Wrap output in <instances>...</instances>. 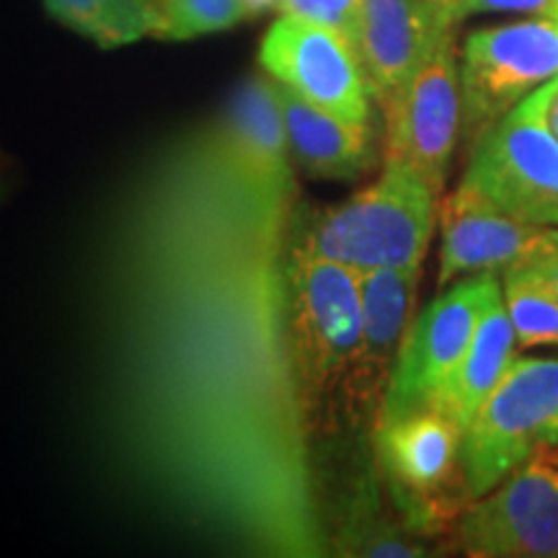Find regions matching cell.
I'll return each instance as SVG.
<instances>
[{
    "label": "cell",
    "instance_id": "9c48e42d",
    "mask_svg": "<svg viewBox=\"0 0 558 558\" xmlns=\"http://www.w3.org/2000/svg\"><path fill=\"white\" fill-rule=\"evenodd\" d=\"M386 109V158L401 160L422 173L439 197L460 130V65L452 32L439 39L427 60L390 99Z\"/></svg>",
    "mask_w": 558,
    "mask_h": 558
},
{
    "label": "cell",
    "instance_id": "3957f363",
    "mask_svg": "<svg viewBox=\"0 0 558 558\" xmlns=\"http://www.w3.org/2000/svg\"><path fill=\"white\" fill-rule=\"evenodd\" d=\"M360 271L320 256L290 251L288 326L295 380L311 437L333 396L354 411L362 354Z\"/></svg>",
    "mask_w": 558,
    "mask_h": 558
},
{
    "label": "cell",
    "instance_id": "ba28073f",
    "mask_svg": "<svg viewBox=\"0 0 558 558\" xmlns=\"http://www.w3.org/2000/svg\"><path fill=\"white\" fill-rule=\"evenodd\" d=\"M460 546L476 558L558 556V452L543 448L473 499L458 527Z\"/></svg>",
    "mask_w": 558,
    "mask_h": 558
},
{
    "label": "cell",
    "instance_id": "8fae6325",
    "mask_svg": "<svg viewBox=\"0 0 558 558\" xmlns=\"http://www.w3.org/2000/svg\"><path fill=\"white\" fill-rule=\"evenodd\" d=\"M456 29L445 0H365L354 52L365 70L369 94L380 101L416 73L445 34Z\"/></svg>",
    "mask_w": 558,
    "mask_h": 558
},
{
    "label": "cell",
    "instance_id": "cb8c5ba5",
    "mask_svg": "<svg viewBox=\"0 0 558 558\" xmlns=\"http://www.w3.org/2000/svg\"><path fill=\"white\" fill-rule=\"evenodd\" d=\"M243 3H246L248 19H254V16H262V13H267V11H277L279 0H243Z\"/></svg>",
    "mask_w": 558,
    "mask_h": 558
},
{
    "label": "cell",
    "instance_id": "603a6c76",
    "mask_svg": "<svg viewBox=\"0 0 558 558\" xmlns=\"http://www.w3.org/2000/svg\"><path fill=\"white\" fill-rule=\"evenodd\" d=\"M530 275H533L543 288H548L558 298V251H548V254L535 256V259L520 262Z\"/></svg>",
    "mask_w": 558,
    "mask_h": 558
},
{
    "label": "cell",
    "instance_id": "ac0fdd59",
    "mask_svg": "<svg viewBox=\"0 0 558 558\" xmlns=\"http://www.w3.org/2000/svg\"><path fill=\"white\" fill-rule=\"evenodd\" d=\"M45 9L101 50L163 37V19L153 0H45Z\"/></svg>",
    "mask_w": 558,
    "mask_h": 558
},
{
    "label": "cell",
    "instance_id": "277c9868",
    "mask_svg": "<svg viewBox=\"0 0 558 558\" xmlns=\"http://www.w3.org/2000/svg\"><path fill=\"white\" fill-rule=\"evenodd\" d=\"M554 81L471 145L458 194L535 226L558 228V137L548 124Z\"/></svg>",
    "mask_w": 558,
    "mask_h": 558
},
{
    "label": "cell",
    "instance_id": "44dd1931",
    "mask_svg": "<svg viewBox=\"0 0 558 558\" xmlns=\"http://www.w3.org/2000/svg\"><path fill=\"white\" fill-rule=\"evenodd\" d=\"M362 3H365V0H279L277 11L339 32L341 37H347L354 47V34H357Z\"/></svg>",
    "mask_w": 558,
    "mask_h": 558
},
{
    "label": "cell",
    "instance_id": "7a4b0ae2",
    "mask_svg": "<svg viewBox=\"0 0 558 558\" xmlns=\"http://www.w3.org/2000/svg\"><path fill=\"white\" fill-rule=\"evenodd\" d=\"M439 194L401 160L341 205L292 218L290 251L360 271L422 267L437 222Z\"/></svg>",
    "mask_w": 558,
    "mask_h": 558
},
{
    "label": "cell",
    "instance_id": "8992f818",
    "mask_svg": "<svg viewBox=\"0 0 558 558\" xmlns=\"http://www.w3.org/2000/svg\"><path fill=\"white\" fill-rule=\"evenodd\" d=\"M499 298L501 282L497 271H478L442 288V295H437L411 320L399 357L390 369L375 427L414 411L432 409L439 388L463 360L481 316Z\"/></svg>",
    "mask_w": 558,
    "mask_h": 558
},
{
    "label": "cell",
    "instance_id": "d4e9b609",
    "mask_svg": "<svg viewBox=\"0 0 558 558\" xmlns=\"http://www.w3.org/2000/svg\"><path fill=\"white\" fill-rule=\"evenodd\" d=\"M548 124L554 130V135L558 137V75L554 78V96H550L548 104Z\"/></svg>",
    "mask_w": 558,
    "mask_h": 558
},
{
    "label": "cell",
    "instance_id": "30bf717a",
    "mask_svg": "<svg viewBox=\"0 0 558 558\" xmlns=\"http://www.w3.org/2000/svg\"><path fill=\"white\" fill-rule=\"evenodd\" d=\"M264 73L339 120L369 128V86L352 41L313 21L282 13L259 47Z\"/></svg>",
    "mask_w": 558,
    "mask_h": 558
},
{
    "label": "cell",
    "instance_id": "7c38bea8",
    "mask_svg": "<svg viewBox=\"0 0 558 558\" xmlns=\"http://www.w3.org/2000/svg\"><path fill=\"white\" fill-rule=\"evenodd\" d=\"M439 288L460 277L499 271L558 251V228L509 218L458 192L439 207Z\"/></svg>",
    "mask_w": 558,
    "mask_h": 558
},
{
    "label": "cell",
    "instance_id": "9a60e30c",
    "mask_svg": "<svg viewBox=\"0 0 558 558\" xmlns=\"http://www.w3.org/2000/svg\"><path fill=\"white\" fill-rule=\"evenodd\" d=\"M463 432L437 409H422L375 427L380 465L390 484L407 492L411 501L429 499L452 473L460 476Z\"/></svg>",
    "mask_w": 558,
    "mask_h": 558
},
{
    "label": "cell",
    "instance_id": "2e32d148",
    "mask_svg": "<svg viewBox=\"0 0 558 558\" xmlns=\"http://www.w3.org/2000/svg\"><path fill=\"white\" fill-rule=\"evenodd\" d=\"M292 163L318 181H354L375 163L373 130L339 120L331 111L277 83Z\"/></svg>",
    "mask_w": 558,
    "mask_h": 558
},
{
    "label": "cell",
    "instance_id": "484cf974",
    "mask_svg": "<svg viewBox=\"0 0 558 558\" xmlns=\"http://www.w3.org/2000/svg\"><path fill=\"white\" fill-rule=\"evenodd\" d=\"M550 21H556V26H558V11L554 13V16H550Z\"/></svg>",
    "mask_w": 558,
    "mask_h": 558
},
{
    "label": "cell",
    "instance_id": "5bb4252c",
    "mask_svg": "<svg viewBox=\"0 0 558 558\" xmlns=\"http://www.w3.org/2000/svg\"><path fill=\"white\" fill-rule=\"evenodd\" d=\"M422 267L365 271L362 282V354L354 380V411L380 409L390 369L414 316Z\"/></svg>",
    "mask_w": 558,
    "mask_h": 558
},
{
    "label": "cell",
    "instance_id": "5b68a950",
    "mask_svg": "<svg viewBox=\"0 0 558 558\" xmlns=\"http://www.w3.org/2000/svg\"><path fill=\"white\" fill-rule=\"evenodd\" d=\"M558 445V360L514 357L460 439V486L473 501Z\"/></svg>",
    "mask_w": 558,
    "mask_h": 558
},
{
    "label": "cell",
    "instance_id": "4fadbf2b",
    "mask_svg": "<svg viewBox=\"0 0 558 558\" xmlns=\"http://www.w3.org/2000/svg\"><path fill=\"white\" fill-rule=\"evenodd\" d=\"M213 128L230 160L256 186L277 197L298 199L275 78L248 75L246 81H241L220 114L213 117Z\"/></svg>",
    "mask_w": 558,
    "mask_h": 558
},
{
    "label": "cell",
    "instance_id": "6da1fadb",
    "mask_svg": "<svg viewBox=\"0 0 558 558\" xmlns=\"http://www.w3.org/2000/svg\"><path fill=\"white\" fill-rule=\"evenodd\" d=\"M298 199L213 120L140 150L75 241V445L153 525L218 554H329L288 326Z\"/></svg>",
    "mask_w": 558,
    "mask_h": 558
},
{
    "label": "cell",
    "instance_id": "ffe728a7",
    "mask_svg": "<svg viewBox=\"0 0 558 558\" xmlns=\"http://www.w3.org/2000/svg\"><path fill=\"white\" fill-rule=\"evenodd\" d=\"M163 19L160 39H194L226 32L248 19L243 0H153Z\"/></svg>",
    "mask_w": 558,
    "mask_h": 558
},
{
    "label": "cell",
    "instance_id": "e0dca14e",
    "mask_svg": "<svg viewBox=\"0 0 558 558\" xmlns=\"http://www.w3.org/2000/svg\"><path fill=\"white\" fill-rule=\"evenodd\" d=\"M514 347H518V333H514L512 320H509L505 298H499L481 316L463 360L452 369L445 386L439 388L435 401H432V409L450 416L463 432L471 424V418L476 416L481 403L505 378L507 367L514 360Z\"/></svg>",
    "mask_w": 558,
    "mask_h": 558
},
{
    "label": "cell",
    "instance_id": "52a82bcc",
    "mask_svg": "<svg viewBox=\"0 0 558 558\" xmlns=\"http://www.w3.org/2000/svg\"><path fill=\"white\" fill-rule=\"evenodd\" d=\"M556 75V21L533 16L469 34L460 52L463 137L469 148Z\"/></svg>",
    "mask_w": 558,
    "mask_h": 558
},
{
    "label": "cell",
    "instance_id": "d6986e66",
    "mask_svg": "<svg viewBox=\"0 0 558 558\" xmlns=\"http://www.w3.org/2000/svg\"><path fill=\"white\" fill-rule=\"evenodd\" d=\"M501 298L520 347L558 344V298L522 264L501 269Z\"/></svg>",
    "mask_w": 558,
    "mask_h": 558
},
{
    "label": "cell",
    "instance_id": "7402d4cb",
    "mask_svg": "<svg viewBox=\"0 0 558 558\" xmlns=\"http://www.w3.org/2000/svg\"><path fill=\"white\" fill-rule=\"evenodd\" d=\"M445 5L456 24L481 13H527L550 19L558 11V0H445Z\"/></svg>",
    "mask_w": 558,
    "mask_h": 558
}]
</instances>
